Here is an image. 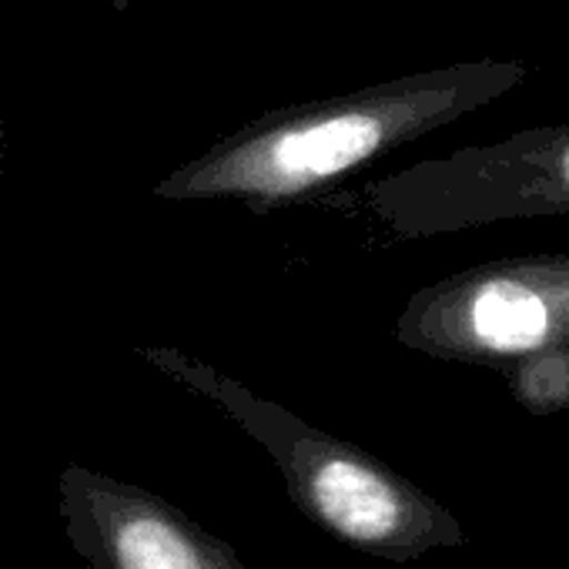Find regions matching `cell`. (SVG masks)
<instances>
[{"instance_id":"obj_2","label":"cell","mask_w":569,"mask_h":569,"mask_svg":"<svg viewBox=\"0 0 569 569\" xmlns=\"http://www.w3.org/2000/svg\"><path fill=\"white\" fill-rule=\"evenodd\" d=\"M399 336L419 352L496 372L569 346V254H512L446 278L416 296Z\"/></svg>"},{"instance_id":"obj_1","label":"cell","mask_w":569,"mask_h":569,"mask_svg":"<svg viewBox=\"0 0 569 569\" xmlns=\"http://www.w3.org/2000/svg\"><path fill=\"white\" fill-rule=\"evenodd\" d=\"M271 452L292 502L339 542L389 562H412L466 542L462 522L376 456L322 436L218 379L204 382Z\"/></svg>"},{"instance_id":"obj_3","label":"cell","mask_w":569,"mask_h":569,"mask_svg":"<svg viewBox=\"0 0 569 569\" xmlns=\"http://www.w3.org/2000/svg\"><path fill=\"white\" fill-rule=\"evenodd\" d=\"M392 204L412 231L569 214V124L529 128L422 164L399 181Z\"/></svg>"},{"instance_id":"obj_4","label":"cell","mask_w":569,"mask_h":569,"mask_svg":"<svg viewBox=\"0 0 569 569\" xmlns=\"http://www.w3.org/2000/svg\"><path fill=\"white\" fill-rule=\"evenodd\" d=\"M58 509L91 569H248L221 536L168 499L94 469L61 472Z\"/></svg>"},{"instance_id":"obj_5","label":"cell","mask_w":569,"mask_h":569,"mask_svg":"<svg viewBox=\"0 0 569 569\" xmlns=\"http://www.w3.org/2000/svg\"><path fill=\"white\" fill-rule=\"evenodd\" d=\"M502 379L529 416H556L569 409V346L529 352L509 362Z\"/></svg>"}]
</instances>
